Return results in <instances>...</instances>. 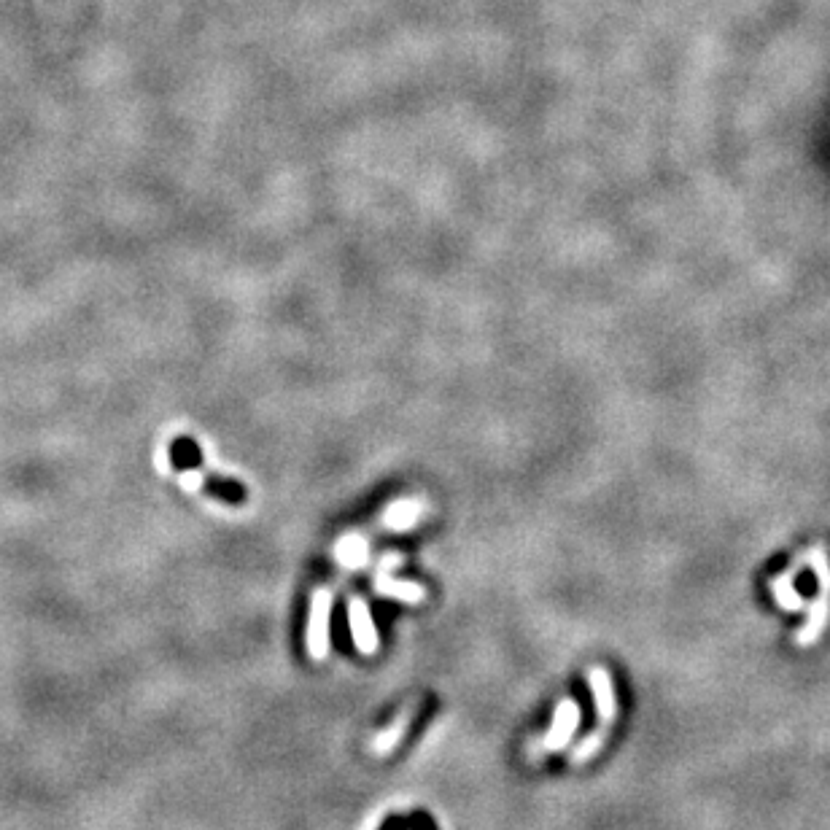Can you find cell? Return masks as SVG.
<instances>
[{"instance_id":"6da1fadb","label":"cell","mask_w":830,"mask_h":830,"mask_svg":"<svg viewBox=\"0 0 830 830\" xmlns=\"http://www.w3.org/2000/svg\"><path fill=\"white\" fill-rule=\"evenodd\" d=\"M806 566H812L817 574V583H820V596L809 601V610H806V623L795 631V645L798 647H812L820 642V636L825 634L830 620V558L825 545H814L812 550L804 553Z\"/></svg>"},{"instance_id":"7a4b0ae2","label":"cell","mask_w":830,"mask_h":830,"mask_svg":"<svg viewBox=\"0 0 830 830\" xmlns=\"http://www.w3.org/2000/svg\"><path fill=\"white\" fill-rule=\"evenodd\" d=\"M593 690V701H596V712H599V731L591 733L577 750H574V760L583 763V760H591L596 752L601 750V744L607 739L615 717H618V696H615V682H612V674L604 669V666H596L588 674Z\"/></svg>"},{"instance_id":"3957f363","label":"cell","mask_w":830,"mask_h":830,"mask_svg":"<svg viewBox=\"0 0 830 830\" xmlns=\"http://www.w3.org/2000/svg\"><path fill=\"white\" fill-rule=\"evenodd\" d=\"M329 620H332V593L316 591L310 601L308 631H305V645L313 661L327 658L329 650Z\"/></svg>"},{"instance_id":"277c9868","label":"cell","mask_w":830,"mask_h":830,"mask_svg":"<svg viewBox=\"0 0 830 830\" xmlns=\"http://www.w3.org/2000/svg\"><path fill=\"white\" fill-rule=\"evenodd\" d=\"M577 725H580V704L572 701V698H564V701L558 704L556 715H553L550 731L539 739L537 752H556L561 750V747H566V744L572 742Z\"/></svg>"},{"instance_id":"5b68a950","label":"cell","mask_w":830,"mask_h":830,"mask_svg":"<svg viewBox=\"0 0 830 830\" xmlns=\"http://www.w3.org/2000/svg\"><path fill=\"white\" fill-rule=\"evenodd\" d=\"M348 623H351V636H354V645L359 653L372 655L378 650V628L370 615L367 601L354 596L348 601Z\"/></svg>"},{"instance_id":"8992f818","label":"cell","mask_w":830,"mask_h":830,"mask_svg":"<svg viewBox=\"0 0 830 830\" xmlns=\"http://www.w3.org/2000/svg\"><path fill=\"white\" fill-rule=\"evenodd\" d=\"M378 591L386 593V596H394V599L399 601H421L426 596L421 585L397 583V580H391L386 574H380L378 577Z\"/></svg>"},{"instance_id":"52a82bcc","label":"cell","mask_w":830,"mask_h":830,"mask_svg":"<svg viewBox=\"0 0 830 830\" xmlns=\"http://www.w3.org/2000/svg\"><path fill=\"white\" fill-rule=\"evenodd\" d=\"M410 720H413V707L407 709V712H402V715H399L397 723H394V725H391V728H386V731L380 733L378 742H375V752H380V755H383V752L394 750V747H397V744H399V739H402V733L407 731V725H410Z\"/></svg>"},{"instance_id":"ba28073f","label":"cell","mask_w":830,"mask_h":830,"mask_svg":"<svg viewBox=\"0 0 830 830\" xmlns=\"http://www.w3.org/2000/svg\"><path fill=\"white\" fill-rule=\"evenodd\" d=\"M415 515H418V507H415L413 502H402L397 504V507H391L389 515H386V523L402 529V526H410V523L415 521Z\"/></svg>"},{"instance_id":"9c48e42d","label":"cell","mask_w":830,"mask_h":830,"mask_svg":"<svg viewBox=\"0 0 830 830\" xmlns=\"http://www.w3.org/2000/svg\"><path fill=\"white\" fill-rule=\"evenodd\" d=\"M362 556H364L362 539H345L343 545H340V558H343V564H359Z\"/></svg>"},{"instance_id":"30bf717a","label":"cell","mask_w":830,"mask_h":830,"mask_svg":"<svg viewBox=\"0 0 830 830\" xmlns=\"http://www.w3.org/2000/svg\"><path fill=\"white\" fill-rule=\"evenodd\" d=\"M413 830H437L434 828V822L429 820V817H426L424 812H418V814H413Z\"/></svg>"},{"instance_id":"8fae6325","label":"cell","mask_w":830,"mask_h":830,"mask_svg":"<svg viewBox=\"0 0 830 830\" xmlns=\"http://www.w3.org/2000/svg\"><path fill=\"white\" fill-rule=\"evenodd\" d=\"M405 820H399V817H394V820H389L386 825H383V830H405Z\"/></svg>"}]
</instances>
